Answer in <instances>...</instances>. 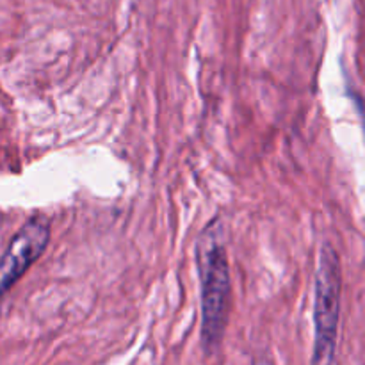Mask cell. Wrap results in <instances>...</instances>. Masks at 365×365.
Returning a JSON list of instances; mask_svg holds the SVG:
<instances>
[{"instance_id":"obj_3","label":"cell","mask_w":365,"mask_h":365,"mask_svg":"<svg viewBox=\"0 0 365 365\" xmlns=\"http://www.w3.org/2000/svg\"><path fill=\"white\" fill-rule=\"evenodd\" d=\"M52 234L48 216L36 212L25 221L20 230L11 237L9 245L0 255V302L20 282V278L38 262L45 253Z\"/></svg>"},{"instance_id":"obj_2","label":"cell","mask_w":365,"mask_h":365,"mask_svg":"<svg viewBox=\"0 0 365 365\" xmlns=\"http://www.w3.org/2000/svg\"><path fill=\"white\" fill-rule=\"evenodd\" d=\"M342 302L341 255L330 241L319 248L314 284V353L312 365H335Z\"/></svg>"},{"instance_id":"obj_1","label":"cell","mask_w":365,"mask_h":365,"mask_svg":"<svg viewBox=\"0 0 365 365\" xmlns=\"http://www.w3.org/2000/svg\"><path fill=\"white\" fill-rule=\"evenodd\" d=\"M195 260L202 296V346L207 355H214L223 342L232 303L230 262L221 217H214L200 232Z\"/></svg>"}]
</instances>
